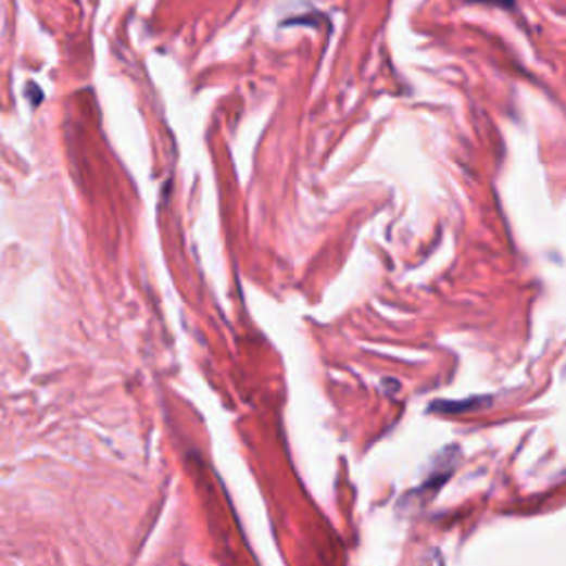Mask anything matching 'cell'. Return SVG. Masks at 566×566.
Here are the masks:
<instances>
[{
    "instance_id": "1",
    "label": "cell",
    "mask_w": 566,
    "mask_h": 566,
    "mask_svg": "<svg viewBox=\"0 0 566 566\" xmlns=\"http://www.w3.org/2000/svg\"><path fill=\"white\" fill-rule=\"evenodd\" d=\"M476 3L493 5V8H502V10H512L516 5V0H476Z\"/></svg>"
}]
</instances>
